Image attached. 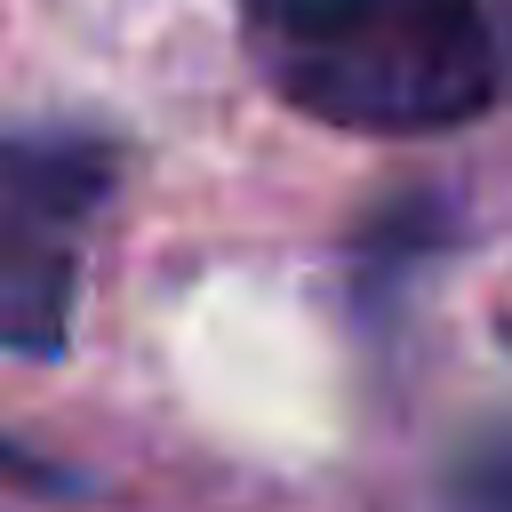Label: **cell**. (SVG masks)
<instances>
[{
	"mask_svg": "<svg viewBox=\"0 0 512 512\" xmlns=\"http://www.w3.org/2000/svg\"><path fill=\"white\" fill-rule=\"evenodd\" d=\"M248 56L280 104L352 136H432L496 104L480 0H248Z\"/></svg>",
	"mask_w": 512,
	"mask_h": 512,
	"instance_id": "obj_1",
	"label": "cell"
},
{
	"mask_svg": "<svg viewBox=\"0 0 512 512\" xmlns=\"http://www.w3.org/2000/svg\"><path fill=\"white\" fill-rule=\"evenodd\" d=\"M80 304V224L48 208H0V352H64Z\"/></svg>",
	"mask_w": 512,
	"mask_h": 512,
	"instance_id": "obj_2",
	"label": "cell"
},
{
	"mask_svg": "<svg viewBox=\"0 0 512 512\" xmlns=\"http://www.w3.org/2000/svg\"><path fill=\"white\" fill-rule=\"evenodd\" d=\"M448 504L456 512H512V432H488V440H472L456 456Z\"/></svg>",
	"mask_w": 512,
	"mask_h": 512,
	"instance_id": "obj_3",
	"label": "cell"
},
{
	"mask_svg": "<svg viewBox=\"0 0 512 512\" xmlns=\"http://www.w3.org/2000/svg\"><path fill=\"white\" fill-rule=\"evenodd\" d=\"M0 472H32V464H24V456H16L8 440H0ZM32 480H40V472H32Z\"/></svg>",
	"mask_w": 512,
	"mask_h": 512,
	"instance_id": "obj_4",
	"label": "cell"
}]
</instances>
